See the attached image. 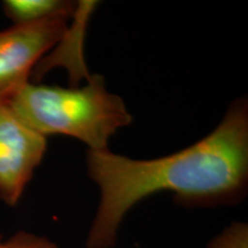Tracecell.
<instances>
[{
	"instance_id": "6da1fadb",
	"label": "cell",
	"mask_w": 248,
	"mask_h": 248,
	"mask_svg": "<svg viewBox=\"0 0 248 248\" xmlns=\"http://www.w3.org/2000/svg\"><path fill=\"white\" fill-rule=\"evenodd\" d=\"M86 167L100 188L88 248L113 247L129 210L157 192H173L185 207L240 202L248 188L247 98L235 99L209 135L184 150L151 160L88 150Z\"/></svg>"
},
{
	"instance_id": "7a4b0ae2",
	"label": "cell",
	"mask_w": 248,
	"mask_h": 248,
	"mask_svg": "<svg viewBox=\"0 0 248 248\" xmlns=\"http://www.w3.org/2000/svg\"><path fill=\"white\" fill-rule=\"evenodd\" d=\"M7 106L31 129L47 138L78 139L88 150H108V141L132 122L120 95L109 92L101 75H91L83 88L37 85L29 82Z\"/></svg>"
},
{
	"instance_id": "3957f363",
	"label": "cell",
	"mask_w": 248,
	"mask_h": 248,
	"mask_svg": "<svg viewBox=\"0 0 248 248\" xmlns=\"http://www.w3.org/2000/svg\"><path fill=\"white\" fill-rule=\"evenodd\" d=\"M73 17L58 16L0 30V106L30 82L35 67L60 42Z\"/></svg>"
},
{
	"instance_id": "277c9868",
	"label": "cell",
	"mask_w": 248,
	"mask_h": 248,
	"mask_svg": "<svg viewBox=\"0 0 248 248\" xmlns=\"http://www.w3.org/2000/svg\"><path fill=\"white\" fill-rule=\"evenodd\" d=\"M47 138L31 129L7 105L0 106V200L15 207L43 162Z\"/></svg>"
},
{
	"instance_id": "5b68a950",
	"label": "cell",
	"mask_w": 248,
	"mask_h": 248,
	"mask_svg": "<svg viewBox=\"0 0 248 248\" xmlns=\"http://www.w3.org/2000/svg\"><path fill=\"white\" fill-rule=\"evenodd\" d=\"M77 1L68 0H6L2 2L4 13L13 24L35 23L58 16L73 17Z\"/></svg>"
},
{
	"instance_id": "8992f818",
	"label": "cell",
	"mask_w": 248,
	"mask_h": 248,
	"mask_svg": "<svg viewBox=\"0 0 248 248\" xmlns=\"http://www.w3.org/2000/svg\"><path fill=\"white\" fill-rule=\"evenodd\" d=\"M207 248H248V226L234 222L217 234Z\"/></svg>"
},
{
	"instance_id": "52a82bcc",
	"label": "cell",
	"mask_w": 248,
	"mask_h": 248,
	"mask_svg": "<svg viewBox=\"0 0 248 248\" xmlns=\"http://www.w3.org/2000/svg\"><path fill=\"white\" fill-rule=\"evenodd\" d=\"M0 248H59L46 237L20 231L0 243Z\"/></svg>"
},
{
	"instance_id": "ba28073f",
	"label": "cell",
	"mask_w": 248,
	"mask_h": 248,
	"mask_svg": "<svg viewBox=\"0 0 248 248\" xmlns=\"http://www.w3.org/2000/svg\"><path fill=\"white\" fill-rule=\"evenodd\" d=\"M1 241H2V240H1V235H0V243H1Z\"/></svg>"
}]
</instances>
